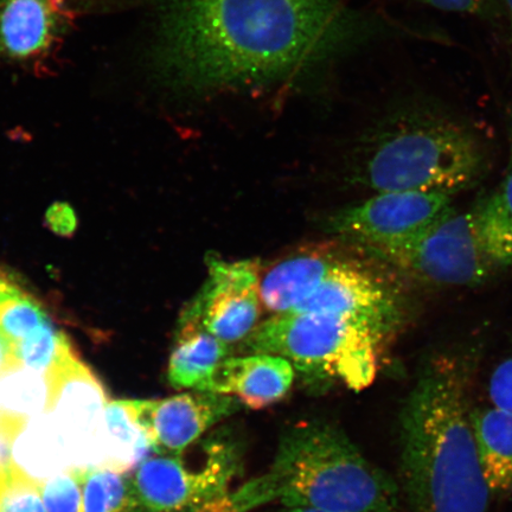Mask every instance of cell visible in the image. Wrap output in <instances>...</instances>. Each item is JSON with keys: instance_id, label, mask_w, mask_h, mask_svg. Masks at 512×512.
Returning a JSON list of instances; mask_svg holds the SVG:
<instances>
[{"instance_id": "obj_1", "label": "cell", "mask_w": 512, "mask_h": 512, "mask_svg": "<svg viewBox=\"0 0 512 512\" xmlns=\"http://www.w3.org/2000/svg\"><path fill=\"white\" fill-rule=\"evenodd\" d=\"M368 32L339 0H158L152 72L181 94L260 85L316 67Z\"/></svg>"}, {"instance_id": "obj_2", "label": "cell", "mask_w": 512, "mask_h": 512, "mask_svg": "<svg viewBox=\"0 0 512 512\" xmlns=\"http://www.w3.org/2000/svg\"><path fill=\"white\" fill-rule=\"evenodd\" d=\"M482 349L457 343L428 352L400 414V490L411 512H486L472 395Z\"/></svg>"}, {"instance_id": "obj_3", "label": "cell", "mask_w": 512, "mask_h": 512, "mask_svg": "<svg viewBox=\"0 0 512 512\" xmlns=\"http://www.w3.org/2000/svg\"><path fill=\"white\" fill-rule=\"evenodd\" d=\"M490 151L482 132L425 96L399 101L364 140L356 179L376 192L454 196L482 181Z\"/></svg>"}, {"instance_id": "obj_4", "label": "cell", "mask_w": 512, "mask_h": 512, "mask_svg": "<svg viewBox=\"0 0 512 512\" xmlns=\"http://www.w3.org/2000/svg\"><path fill=\"white\" fill-rule=\"evenodd\" d=\"M400 486L371 464L341 428L300 421L281 435L264 475L232 494L243 512L278 501L285 508L403 512Z\"/></svg>"}, {"instance_id": "obj_5", "label": "cell", "mask_w": 512, "mask_h": 512, "mask_svg": "<svg viewBox=\"0 0 512 512\" xmlns=\"http://www.w3.org/2000/svg\"><path fill=\"white\" fill-rule=\"evenodd\" d=\"M375 258L426 285H480L512 267V216L496 190Z\"/></svg>"}, {"instance_id": "obj_6", "label": "cell", "mask_w": 512, "mask_h": 512, "mask_svg": "<svg viewBox=\"0 0 512 512\" xmlns=\"http://www.w3.org/2000/svg\"><path fill=\"white\" fill-rule=\"evenodd\" d=\"M395 339L367 325L318 313L285 312L259 323L245 341V354L285 358L311 384L366 389Z\"/></svg>"}, {"instance_id": "obj_7", "label": "cell", "mask_w": 512, "mask_h": 512, "mask_svg": "<svg viewBox=\"0 0 512 512\" xmlns=\"http://www.w3.org/2000/svg\"><path fill=\"white\" fill-rule=\"evenodd\" d=\"M241 448L214 433L178 454H153L134 470L132 483L144 512H188L229 494L242 466Z\"/></svg>"}, {"instance_id": "obj_8", "label": "cell", "mask_w": 512, "mask_h": 512, "mask_svg": "<svg viewBox=\"0 0 512 512\" xmlns=\"http://www.w3.org/2000/svg\"><path fill=\"white\" fill-rule=\"evenodd\" d=\"M453 209V196L439 192H376L332 216L330 228L342 241L380 256L424 233Z\"/></svg>"}, {"instance_id": "obj_9", "label": "cell", "mask_w": 512, "mask_h": 512, "mask_svg": "<svg viewBox=\"0 0 512 512\" xmlns=\"http://www.w3.org/2000/svg\"><path fill=\"white\" fill-rule=\"evenodd\" d=\"M208 278L181 320L200 325L230 345L240 343L258 326L261 315L260 266L256 260L207 258Z\"/></svg>"}, {"instance_id": "obj_10", "label": "cell", "mask_w": 512, "mask_h": 512, "mask_svg": "<svg viewBox=\"0 0 512 512\" xmlns=\"http://www.w3.org/2000/svg\"><path fill=\"white\" fill-rule=\"evenodd\" d=\"M153 453L178 454L197 443L224 419L245 406L234 396L208 392L183 393L162 400H130Z\"/></svg>"}, {"instance_id": "obj_11", "label": "cell", "mask_w": 512, "mask_h": 512, "mask_svg": "<svg viewBox=\"0 0 512 512\" xmlns=\"http://www.w3.org/2000/svg\"><path fill=\"white\" fill-rule=\"evenodd\" d=\"M49 412L53 413L64 445L75 454L92 456V438L99 437L102 416L108 403L104 387L75 352L64 358L48 376Z\"/></svg>"}, {"instance_id": "obj_12", "label": "cell", "mask_w": 512, "mask_h": 512, "mask_svg": "<svg viewBox=\"0 0 512 512\" xmlns=\"http://www.w3.org/2000/svg\"><path fill=\"white\" fill-rule=\"evenodd\" d=\"M70 0H0V59L46 56L75 16Z\"/></svg>"}, {"instance_id": "obj_13", "label": "cell", "mask_w": 512, "mask_h": 512, "mask_svg": "<svg viewBox=\"0 0 512 512\" xmlns=\"http://www.w3.org/2000/svg\"><path fill=\"white\" fill-rule=\"evenodd\" d=\"M294 376L292 364L280 356H230L219 364L201 392L234 396L245 407L262 409L285 398Z\"/></svg>"}, {"instance_id": "obj_14", "label": "cell", "mask_w": 512, "mask_h": 512, "mask_svg": "<svg viewBox=\"0 0 512 512\" xmlns=\"http://www.w3.org/2000/svg\"><path fill=\"white\" fill-rule=\"evenodd\" d=\"M342 247V241L319 243L277 262L261 277L262 305L274 315L292 311L316 290Z\"/></svg>"}, {"instance_id": "obj_15", "label": "cell", "mask_w": 512, "mask_h": 512, "mask_svg": "<svg viewBox=\"0 0 512 512\" xmlns=\"http://www.w3.org/2000/svg\"><path fill=\"white\" fill-rule=\"evenodd\" d=\"M233 356L230 344L210 335L200 325L181 320L172 349L168 380L176 389L201 392L219 364Z\"/></svg>"}, {"instance_id": "obj_16", "label": "cell", "mask_w": 512, "mask_h": 512, "mask_svg": "<svg viewBox=\"0 0 512 512\" xmlns=\"http://www.w3.org/2000/svg\"><path fill=\"white\" fill-rule=\"evenodd\" d=\"M480 470L495 495L512 494V413L492 406L473 409Z\"/></svg>"}, {"instance_id": "obj_17", "label": "cell", "mask_w": 512, "mask_h": 512, "mask_svg": "<svg viewBox=\"0 0 512 512\" xmlns=\"http://www.w3.org/2000/svg\"><path fill=\"white\" fill-rule=\"evenodd\" d=\"M101 463L121 473H130L153 452L149 435L139 424L130 400L108 402L99 432Z\"/></svg>"}, {"instance_id": "obj_18", "label": "cell", "mask_w": 512, "mask_h": 512, "mask_svg": "<svg viewBox=\"0 0 512 512\" xmlns=\"http://www.w3.org/2000/svg\"><path fill=\"white\" fill-rule=\"evenodd\" d=\"M83 512H144L130 473L105 467L81 469Z\"/></svg>"}, {"instance_id": "obj_19", "label": "cell", "mask_w": 512, "mask_h": 512, "mask_svg": "<svg viewBox=\"0 0 512 512\" xmlns=\"http://www.w3.org/2000/svg\"><path fill=\"white\" fill-rule=\"evenodd\" d=\"M50 383L48 376L18 366L0 376V412L27 422L38 414L49 412Z\"/></svg>"}, {"instance_id": "obj_20", "label": "cell", "mask_w": 512, "mask_h": 512, "mask_svg": "<svg viewBox=\"0 0 512 512\" xmlns=\"http://www.w3.org/2000/svg\"><path fill=\"white\" fill-rule=\"evenodd\" d=\"M70 352H73V349L67 337L63 332L57 331L48 319L14 345L15 358L21 366L46 376H49Z\"/></svg>"}, {"instance_id": "obj_21", "label": "cell", "mask_w": 512, "mask_h": 512, "mask_svg": "<svg viewBox=\"0 0 512 512\" xmlns=\"http://www.w3.org/2000/svg\"><path fill=\"white\" fill-rule=\"evenodd\" d=\"M46 312L23 292L0 302V335L15 345L47 320Z\"/></svg>"}, {"instance_id": "obj_22", "label": "cell", "mask_w": 512, "mask_h": 512, "mask_svg": "<svg viewBox=\"0 0 512 512\" xmlns=\"http://www.w3.org/2000/svg\"><path fill=\"white\" fill-rule=\"evenodd\" d=\"M0 512H47L42 484L25 475L14 464L0 491Z\"/></svg>"}, {"instance_id": "obj_23", "label": "cell", "mask_w": 512, "mask_h": 512, "mask_svg": "<svg viewBox=\"0 0 512 512\" xmlns=\"http://www.w3.org/2000/svg\"><path fill=\"white\" fill-rule=\"evenodd\" d=\"M47 512H83L81 469L62 471L42 483Z\"/></svg>"}, {"instance_id": "obj_24", "label": "cell", "mask_w": 512, "mask_h": 512, "mask_svg": "<svg viewBox=\"0 0 512 512\" xmlns=\"http://www.w3.org/2000/svg\"><path fill=\"white\" fill-rule=\"evenodd\" d=\"M488 393L492 406L512 413V349L492 371Z\"/></svg>"}, {"instance_id": "obj_25", "label": "cell", "mask_w": 512, "mask_h": 512, "mask_svg": "<svg viewBox=\"0 0 512 512\" xmlns=\"http://www.w3.org/2000/svg\"><path fill=\"white\" fill-rule=\"evenodd\" d=\"M25 422L0 415V491L8 479L12 467H14V444L19 433L22 432Z\"/></svg>"}, {"instance_id": "obj_26", "label": "cell", "mask_w": 512, "mask_h": 512, "mask_svg": "<svg viewBox=\"0 0 512 512\" xmlns=\"http://www.w3.org/2000/svg\"><path fill=\"white\" fill-rule=\"evenodd\" d=\"M430 8L453 14L482 15L496 0H416Z\"/></svg>"}, {"instance_id": "obj_27", "label": "cell", "mask_w": 512, "mask_h": 512, "mask_svg": "<svg viewBox=\"0 0 512 512\" xmlns=\"http://www.w3.org/2000/svg\"><path fill=\"white\" fill-rule=\"evenodd\" d=\"M47 220L51 229L61 235H69L74 232L76 219L74 211L64 203H56L47 213Z\"/></svg>"}, {"instance_id": "obj_28", "label": "cell", "mask_w": 512, "mask_h": 512, "mask_svg": "<svg viewBox=\"0 0 512 512\" xmlns=\"http://www.w3.org/2000/svg\"><path fill=\"white\" fill-rule=\"evenodd\" d=\"M508 138H509V160L507 170L501 188L497 190L499 197L504 204L505 209L512 216V108L508 113L507 119Z\"/></svg>"}, {"instance_id": "obj_29", "label": "cell", "mask_w": 512, "mask_h": 512, "mask_svg": "<svg viewBox=\"0 0 512 512\" xmlns=\"http://www.w3.org/2000/svg\"><path fill=\"white\" fill-rule=\"evenodd\" d=\"M188 512H243L235 503L232 495L227 494L200 505Z\"/></svg>"}, {"instance_id": "obj_30", "label": "cell", "mask_w": 512, "mask_h": 512, "mask_svg": "<svg viewBox=\"0 0 512 512\" xmlns=\"http://www.w3.org/2000/svg\"><path fill=\"white\" fill-rule=\"evenodd\" d=\"M18 364L14 354V345L0 335V376L18 366Z\"/></svg>"}, {"instance_id": "obj_31", "label": "cell", "mask_w": 512, "mask_h": 512, "mask_svg": "<svg viewBox=\"0 0 512 512\" xmlns=\"http://www.w3.org/2000/svg\"><path fill=\"white\" fill-rule=\"evenodd\" d=\"M21 292V288L12 284L6 275L0 274V302Z\"/></svg>"}, {"instance_id": "obj_32", "label": "cell", "mask_w": 512, "mask_h": 512, "mask_svg": "<svg viewBox=\"0 0 512 512\" xmlns=\"http://www.w3.org/2000/svg\"><path fill=\"white\" fill-rule=\"evenodd\" d=\"M498 3L501 5L505 22H507L508 25L509 38L512 47V0H498Z\"/></svg>"}, {"instance_id": "obj_33", "label": "cell", "mask_w": 512, "mask_h": 512, "mask_svg": "<svg viewBox=\"0 0 512 512\" xmlns=\"http://www.w3.org/2000/svg\"><path fill=\"white\" fill-rule=\"evenodd\" d=\"M281 512H336V511H328V510H318L311 508H286Z\"/></svg>"}]
</instances>
